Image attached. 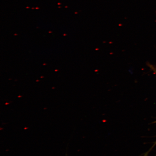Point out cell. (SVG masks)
Here are the masks:
<instances>
[{"label": "cell", "mask_w": 156, "mask_h": 156, "mask_svg": "<svg viewBox=\"0 0 156 156\" xmlns=\"http://www.w3.org/2000/svg\"></svg>", "instance_id": "obj_1"}]
</instances>
